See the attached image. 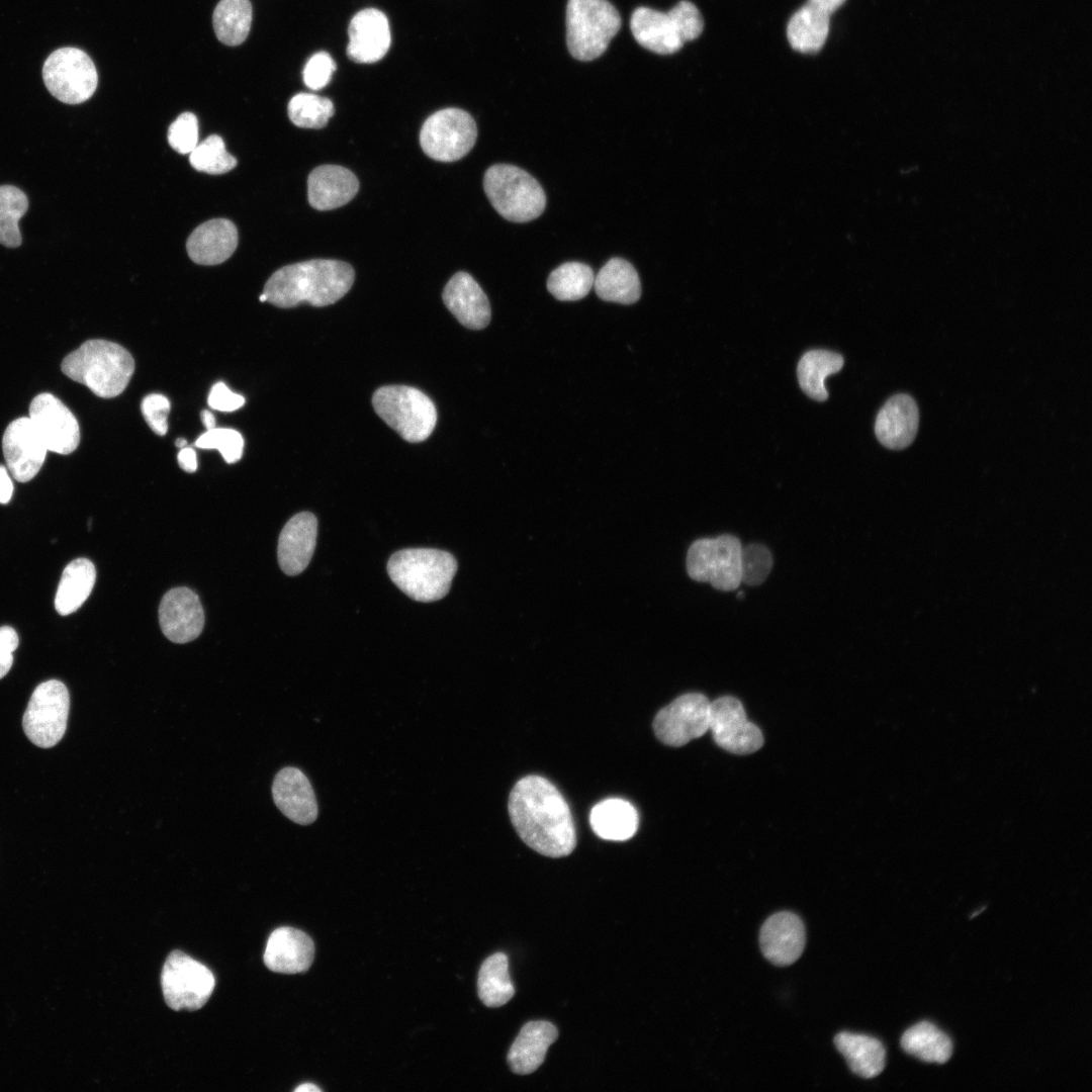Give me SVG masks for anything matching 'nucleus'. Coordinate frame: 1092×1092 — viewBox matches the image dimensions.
<instances>
[{
  "label": "nucleus",
  "instance_id": "nucleus-1",
  "mask_svg": "<svg viewBox=\"0 0 1092 1092\" xmlns=\"http://www.w3.org/2000/svg\"><path fill=\"white\" fill-rule=\"evenodd\" d=\"M511 821L521 839L535 851L550 857L570 854L576 844L568 804L547 779L522 778L509 797Z\"/></svg>",
  "mask_w": 1092,
  "mask_h": 1092
},
{
  "label": "nucleus",
  "instance_id": "nucleus-2",
  "mask_svg": "<svg viewBox=\"0 0 1092 1092\" xmlns=\"http://www.w3.org/2000/svg\"><path fill=\"white\" fill-rule=\"evenodd\" d=\"M355 272L346 262L313 259L281 267L267 280V301L282 308L302 302L326 306L341 299L352 287Z\"/></svg>",
  "mask_w": 1092,
  "mask_h": 1092
},
{
  "label": "nucleus",
  "instance_id": "nucleus-3",
  "mask_svg": "<svg viewBox=\"0 0 1092 1092\" xmlns=\"http://www.w3.org/2000/svg\"><path fill=\"white\" fill-rule=\"evenodd\" d=\"M62 372L87 386L95 395L111 398L127 386L134 371V360L122 346L92 339L69 353L62 361Z\"/></svg>",
  "mask_w": 1092,
  "mask_h": 1092
},
{
  "label": "nucleus",
  "instance_id": "nucleus-4",
  "mask_svg": "<svg viewBox=\"0 0 1092 1092\" xmlns=\"http://www.w3.org/2000/svg\"><path fill=\"white\" fill-rule=\"evenodd\" d=\"M456 571L457 561L451 553L432 548L399 550L387 563L393 583L411 599L423 603L444 598Z\"/></svg>",
  "mask_w": 1092,
  "mask_h": 1092
},
{
  "label": "nucleus",
  "instance_id": "nucleus-5",
  "mask_svg": "<svg viewBox=\"0 0 1092 1092\" xmlns=\"http://www.w3.org/2000/svg\"><path fill=\"white\" fill-rule=\"evenodd\" d=\"M703 27L704 21L699 9L685 0L667 12L638 7L630 19L631 32L636 41L659 55L677 52L685 42L697 38Z\"/></svg>",
  "mask_w": 1092,
  "mask_h": 1092
},
{
  "label": "nucleus",
  "instance_id": "nucleus-6",
  "mask_svg": "<svg viewBox=\"0 0 1092 1092\" xmlns=\"http://www.w3.org/2000/svg\"><path fill=\"white\" fill-rule=\"evenodd\" d=\"M483 188L493 208L513 222L531 221L541 215L546 206V195L540 183L514 165L489 167L484 174Z\"/></svg>",
  "mask_w": 1092,
  "mask_h": 1092
},
{
  "label": "nucleus",
  "instance_id": "nucleus-7",
  "mask_svg": "<svg viewBox=\"0 0 1092 1092\" xmlns=\"http://www.w3.org/2000/svg\"><path fill=\"white\" fill-rule=\"evenodd\" d=\"M621 27V16L608 0H568L566 43L579 61L600 57Z\"/></svg>",
  "mask_w": 1092,
  "mask_h": 1092
},
{
  "label": "nucleus",
  "instance_id": "nucleus-8",
  "mask_svg": "<svg viewBox=\"0 0 1092 1092\" xmlns=\"http://www.w3.org/2000/svg\"><path fill=\"white\" fill-rule=\"evenodd\" d=\"M372 404L376 414L407 442H422L435 429L436 406L418 388L406 385L381 386L374 391Z\"/></svg>",
  "mask_w": 1092,
  "mask_h": 1092
},
{
  "label": "nucleus",
  "instance_id": "nucleus-9",
  "mask_svg": "<svg viewBox=\"0 0 1092 1092\" xmlns=\"http://www.w3.org/2000/svg\"><path fill=\"white\" fill-rule=\"evenodd\" d=\"M741 549L740 541L729 534L696 540L687 554L688 574L717 589L734 590L741 583Z\"/></svg>",
  "mask_w": 1092,
  "mask_h": 1092
},
{
  "label": "nucleus",
  "instance_id": "nucleus-10",
  "mask_svg": "<svg viewBox=\"0 0 1092 1092\" xmlns=\"http://www.w3.org/2000/svg\"><path fill=\"white\" fill-rule=\"evenodd\" d=\"M164 999L173 1010H197L204 1006L215 985L212 972L181 950L171 951L163 966Z\"/></svg>",
  "mask_w": 1092,
  "mask_h": 1092
},
{
  "label": "nucleus",
  "instance_id": "nucleus-11",
  "mask_svg": "<svg viewBox=\"0 0 1092 1092\" xmlns=\"http://www.w3.org/2000/svg\"><path fill=\"white\" fill-rule=\"evenodd\" d=\"M42 78L50 93L67 104L85 102L98 84L93 61L76 48H62L52 53L44 62Z\"/></svg>",
  "mask_w": 1092,
  "mask_h": 1092
},
{
  "label": "nucleus",
  "instance_id": "nucleus-12",
  "mask_svg": "<svg viewBox=\"0 0 1092 1092\" xmlns=\"http://www.w3.org/2000/svg\"><path fill=\"white\" fill-rule=\"evenodd\" d=\"M69 708V692L62 681L41 682L33 691L24 712V733L38 747L55 746L66 731Z\"/></svg>",
  "mask_w": 1092,
  "mask_h": 1092
},
{
  "label": "nucleus",
  "instance_id": "nucleus-13",
  "mask_svg": "<svg viewBox=\"0 0 1092 1092\" xmlns=\"http://www.w3.org/2000/svg\"><path fill=\"white\" fill-rule=\"evenodd\" d=\"M477 128L473 117L460 108H445L430 115L420 131L424 153L433 160L454 162L473 148Z\"/></svg>",
  "mask_w": 1092,
  "mask_h": 1092
},
{
  "label": "nucleus",
  "instance_id": "nucleus-14",
  "mask_svg": "<svg viewBox=\"0 0 1092 1092\" xmlns=\"http://www.w3.org/2000/svg\"><path fill=\"white\" fill-rule=\"evenodd\" d=\"M710 701L700 693L677 697L655 716L653 730L669 746H682L709 730Z\"/></svg>",
  "mask_w": 1092,
  "mask_h": 1092
},
{
  "label": "nucleus",
  "instance_id": "nucleus-15",
  "mask_svg": "<svg viewBox=\"0 0 1092 1092\" xmlns=\"http://www.w3.org/2000/svg\"><path fill=\"white\" fill-rule=\"evenodd\" d=\"M709 729L715 743L735 754H750L764 742L760 729L751 723L741 702L723 696L710 703Z\"/></svg>",
  "mask_w": 1092,
  "mask_h": 1092
},
{
  "label": "nucleus",
  "instance_id": "nucleus-16",
  "mask_svg": "<svg viewBox=\"0 0 1092 1092\" xmlns=\"http://www.w3.org/2000/svg\"><path fill=\"white\" fill-rule=\"evenodd\" d=\"M29 419L48 451L74 452L80 443V427L73 413L55 395L37 394L29 405Z\"/></svg>",
  "mask_w": 1092,
  "mask_h": 1092
},
{
  "label": "nucleus",
  "instance_id": "nucleus-17",
  "mask_svg": "<svg viewBox=\"0 0 1092 1092\" xmlns=\"http://www.w3.org/2000/svg\"><path fill=\"white\" fill-rule=\"evenodd\" d=\"M7 467L19 482L31 480L40 470L48 449L29 417L12 421L2 438Z\"/></svg>",
  "mask_w": 1092,
  "mask_h": 1092
},
{
  "label": "nucleus",
  "instance_id": "nucleus-18",
  "mask_svg": "<svg viewBox=\"0 0 1092 1092\" xmlns=\"http://www.w3.org/2000/svg\"><path fill=\"white\" fill-rule=\"evenodd\" d=\"M159 622L162 632L172 642L182 644L196 639L204 626L198 596L187 587L170 589L160 603Z\"/></svg>",
  "mask_w": 1092,
  "mask_h": 1092
},
{
  "label": "nucleus",
  "instance_id": "nucleus-19",
  "mask_svg": "<svg viewBox=\"0 0 1092 1092\" xmlns=\"http://www.w3.org/2000/svg\"><path fill=\"white\" fill-rule=\"evenodd\" d=\"M805 942L806 933L802 920L798 915L788 911L768 917L759 933L763 956L780 967L795 963L801 957Z\"/></svg>",
  "mask_w": 1092,
  "mask_h": 1092
},
{
  "label": "nucleus",
  "instance_id": "nucleus-20",
  "mask_svg": "<svg viewBox=\"0 0 1092 1092\" xmlns=\"http://www.w3.org/2000/svg\"><path fill=\"white\" fill-rule=\"evenodd\" d=\"M348 57L359 64L381 60L390 47V29L387 17L375 8L356 13L349 25Z\"/></svg>",
  "mask_w": 1092,
  "mask_h": 1092
},
{
  "label": "nucleus",
  "instance_id": "nucleus-21",
  "mask_svg": "<svg viewBox=\"0 0 1092 1092\" xmlns=\"http://www.w3.org/2000/svg\"><path fill=\"white\" fill-rule=\"evenodd\" d=\"M443 301L457 321L470 330H482L490 322V304L482 288L466 272L454 274L443 290Z\"/></svg>",
  "mask_w": 1092,
  "mask_h": 1092
},
{
  "label": "nucleus",
  "instance_id": "nucleus-22",
  "mask_svg": "<svg viewBox=\"0 0 1092 1092\" xmlns=\"http://www.w3.org/2000/svg\"><path fill=\"white\" fill-rule=\"evenodd\" d=\"M272 796L278 809L291 821L308 825L317 817L314 791L307 777L297 767L280 769L273 781Z\"/></svg>",
  "mask_w": 1092,
  "mask_h": 1092
},
{
  "label": "nucleus",
  "instance_id": "nucleus-23",
  "mask_svg": "<svg viewBox=\"0 0 1092 1092\" xmlns=\"http://www.w3.org/2000/svg\"><path fill=\"white\" fill-rule=\"evenodd\" d=\"M845 0H808L790 19L787 36L791 47L804 54H814L824 46L830 15Z\"/></svg>",
  "mask_w": 1092,
  "mask_h": 1092
},
{
  "label": "nucleus",
  "instance_id": "nucleus-24",
  "mask_svg": "<svg viewBox=\"0 0 1092 1092\" xmlns=\"http://www.w3.org/2000/svg\"><path fill=\"white\" fill-rule=\"evenodd\" d=\"M314 958V943L303 931L279 927L270 934L265 952L266 967L276 973L297 974L309 969Z\"/></svg>",
  "mask_w": 1092,
  "mask_h": 1092
},
{
  "label": "nucleus",
  "instance_id": "nucleus-25",
  "mask_svg": "<svg viewBox=\"0 0 1092 1092\" xmlns=\"http://www.w3.org/2000/svg\"><path fill=\"white\" fill-rule=\"evenodd\" d=\"M317 520L308 512L293 516L283 527L277 547L278 563L287 575L301 573L308 565L316 541Z\"/></svg>",
  "mask_w": 1092,
  "mask_h": 1092
},
{
  "label": "nucleus",
  "instance_id": "nucleus-26",
  "mask_svg": "<svg viewBox=\"0 0 1092 1092\" xmlns=\"http://www.w3.org/2000/svg\"><path fill=\"white\" fill-rule=\"evenodd\" d=\"M919 424V411L915 400L900 393L889 398L877 415L875 433L882 445L901 450L915 439Z\"/></svg>",
  "mask_w": 1092,
  "mask_h": 1092
},
{
  "label": "nucleus",
  "instance_id": "nucleus-27",
  "mask_svg": "<svg viewBox=\"0 0 1092 1092\" xmlns=\"http://www.w3.org/2000/svg\"><path fill=\"white\" fill-rule=\"evenodd\" d=\"M359 181L353 172L338 165H323L307 178L309 204L317 210H330L348 203L358 192Z\"/></svg>",
  "mask_w": 1092,
  "mask_h": 1092
},
{
  "label": "nucleus",
  "instance_id": "nucleus-28",
  "mask_svg": "<svg viewBox=\"0 0 1092 1092\" xmlns=\"http://www.w3.org/2000/svg\"><path fill=\"white\" fill-rule=\"evenodd\" d=\"M238 245V231L233 221L214 218L197 226L189 236L186 249L190 259L201 265L224 262Z\"/></svg>",
  "mask_w": 1092,
  "mask_h": 1092
},
{
  "label": "nucleus",
  "instance_id": "nucleus-29",
  "mask_svg": "<svg viewBox=\"0 0 1092 1092\" xmlns=\"http://www.w3.org/2000/svg\"><path fill=\"white\" fill-rule=\"evenodd\" d=\"M557 1036L556 1026L549 1021L534 1020L524 1024L508 1053L511 1070L518 1075L535 1072Z\"/></svg>",
  "mask_w": 1092,
  "mask_h": 1092
},
{
  "label": "nucleus",
  "instance_id": "nucleus-30",
  "mask_svg": "<svg viewBox=\"0 0 1092 1092\" xmlns=\"http://www.w3.org/2000/svg\"><path fill=\"white\" fill-rule=\"evenodd\" d=\"M589 823L599 837L606 840L624 841L636 833L639 816L635 807L628 801L611 798L593 807Z\"/></svg>",
  "mask_w": 1092,
  "mask_h": 1092
},
{
  "label": "nucleus",
  "instance_id": "nucleus-31",
  "mask_svg": "<svg viewBox=\"0 0 1092 1092\" xmlns=\"http://www.w3.org/2000/svg\"><path fill=\"white\" fill-rule=\"evenodd\" d=\"M597 295L605 300L632 304L641 295L640 279L635 268L625 259L612 258L594 280Z\"/></svg>",
  "mask_w": 1092,
  "mask_h": 1092
},
{
  "label": "nucleus",
  "instance_id": "nucleus-32",
  "mask_svg": "<svg viewBox=\"0 0 1092 1092\" xmlns=\"http://www.w3.org/2000/svg\"><path fill=\"white\" fill-rule=\"evenodd\" d=\"M834 1043L845 1058L849 1069L857 1076L866 1079L874 1078L884 1070L886 1051L879 1039L842 1031L836 1034Z\"/></svg>",
  "mask_w": 1092,
  "mask_h": 1092
},
{
  "label": "nucleus",
  "instance_id": "nucleus-33",
  "mask_svg": "<svg viewBox=\"0 0 1092 1092\" xmlns=\"http://www.w3.org/2000/svg\"><path fill=\"white\" fill-rule=\"evenodd\" d=\"M96 579L93 563L86 558L71 561L64 569L55 598L56 611L63 616L77 611L90 596Z\"/></svg>",
  "mask_w": 1092,
  "mask_h": 1092
},
{
  "label": "nucleus",
  "instance_id": "nucleus-34",
  "mask_svg": "<svg viewBox=\"0 0 1092 1092\" xmlns=\"http://www.w3.org/2000/svg\"><path fill=\"white\" fill-rule=\"evenodd\" d=\"M843 357L827 350H810L800 359L797 375L802 390L811 398L824 401L828 397L825 379L843 366Z\"/></svg>",
  "mask_w": 1092,
  "mask_h": 1092
},
{
  "label": "nucleus",
  "instance_id": "nucleus-35",
  "mask_svg": "<svg viewBox=\"0 0 1092 1092\" xmlns=\"http://www.w3.org/2000/svg\"><path fill=\"white\" fill-rule=\"evenodd\" d=\"M901 1046L909 1055L927 1063H946L952 1054V1041L934 1024L919 1022L901 1037Z\"/></svg>",
  "mask_w": 1092,
  "mask_h": 1092
},
{
  "label": "nucleus",
  "instance_id": "nucleus-36",
  "mask_svg": "<svg viewBox=\"0 0 1092 1092\" xmlns=\"http://www.w3.org/2000/svg\"><path fill=\"white\" fill-rule=\"evenodd\" d=\"M478 996L487 1007H499L515 994L509 975V961L504 952L489 956L481 965L477 978Z\"/></svg>",
  "mask_w": 1092,
  "mask_h": 1092
},
{
  "label": "nucleus",
  "instance_id": "nucleus-37",
  "mask_svg": "<svg viewBox=\"0 0 1092 1092\" xmlns=\"http://www.w3.org/2000/svg\"><path fill=\"white\" fill-rule=\"evenodd\" d=\"M251 23L250 0H220L212 14V24L217 39L230 47L239 46L246 40Z\"/></svg>",
  "mask_w": 1092,
  "mask_h": 1092
},
{
  "label": "nucleus",
  "instance_id": "nucleus-38",
  "mask_svg": "<svg viewBox=\"0 0 1092 1092\" xmlns=\"http://www.w3.org/2000/svg\"><path fill=\"white\" fill-rule=\"evenodd\" d=\"M594 280L595 275L588 265L566 262L550 273L547 289L558 300L575 301L588 294Z\"/></svg>",
  "mask_w": 1092,
  "mask_h": 1092
},
{
  "label": "nucleus",
  "instance_id": "nucleus-39",
  "mask_svg": "<svg viewBox=\"0 0 1092 1092\" xmlns=\"http://www.w3.org/2000/svg\"><path fill=\"white\" fill-rule=\"evenodd\" d=\"M27 209L28 198L21 189L13 185L0 186V244L7 248L21 245L18 221Z\"/></svg>",
  "mask_w": 1092,
  "mask_h": 1092
},
{
  "label": "nucleus",
  "instance_id": "nucleus-40",
  "mask_svg": "<svg viewBox=\"0 0 1092 1092\" xmlns=\"http://www.w3.org/2000/svg\"><path fill=\"white\" fill-rule=\"evenodd\" d=\"M287 111L294 125L302 128H322L334 115L335 109L333 102L327 97L298 93L290 99Z\"/></svg>",
  "mask_w": 1092,
  "mask_h": 1092
},
{
  "label": "nucleus",
  "instance_id": "nucleus-41",
  "mask_svg": "<svg viewBox=\"0 0 1092 1092\" xmlns=\"http://www.w3.org/2000/svg\"><path fill=\"white\" fill-rule=\"evenodd\" d=\"M189 161L195 170L211 175L226 173L237 166V160L228 153L223 140L217 134L197 144Z\"/></svg>",
  "mask_w": 1092,
  "mask_h": 1092
},
{
  "label": "nucleus",
  "instance_id": "nucleus-42",
  "mask_svg": "<svg viewBox=\"0 0 1092 1092\" xmlns=\"http://www.w3.org/2000/svg\"><path fill=\"white\" fill-rule=\"evenodd\" d=\"M195 446L200 449H216L226 463H235L243 455L244 439L234 429L213 428L200 435Z\"/></svg>",
  "mask_w": 1092,
  "mask_h": 1092
},
{
  "label": "nucleus",
  "instance_id": "nucleus-43",
  "mask_svg": "<svg viewBox=\"0 0 1092 1092\" xmlns=\"http://www.w3.org/2000/svg\"><path fill=\"white\" fill-rule=\"evenodd\" d=\"M772 566L769 550L761 544H750L741 549V582L748 585L761 583Z\"/></svg>",
  "mask_w": 1092,
  "mask_h": 1092
},
{
  "label": "nucleus",
  "instance_id": "nucleus-44",
  "mask_svg": "<svg viewBox=\"0 0 1092 1092\" xmlns=\"http://www.w3.org/2000/svg\"><path fill=\"white\" fill-rule=\"evenodd\" d=\"M170 146L180 154H190L198 142V120L191 112L181 113L168 130Z\"/></svg>",
  "mask_w": 1092,
  "mask_h": 1092
},
{
  "label": "nucleus",
  "instance_id": "nucleus-45",
  "mask_svg": "<svg viewBox=\"0 0 1092 1092\" xmlns=\"http://www.w3.org/2000/svg\"><path fill=\"white\" fill-rule=\"evenodd\" d=\"M336 63L326 52L312 55L304 66L302 77L304 84L311 90H320L328 85Z\"/></svg>",
  "mask_w": 1092,
  "mask_h": 1092
},
{
  "label": "nucleus",
  "instance_id": "nucleus-46",
  "mask_svg": "<svg viewBox=\"0 0 1092 1092\" xmlns=\"http://www.w3.org/2000/svg\"><path fill=\"white\" fill-rule=\"evenodd\" d=\"M170 407L169 399L165 395L158 393L145 396L141 403V411L147 424L159 436H164L167 433V417Z\"/></svg>",
  "mask_w": 1092,
  "mask_h": 1092
},
{
  "label": "nucleus",
  "instance_id": "nucleus-47",
  "mask_svg": "<svg viewBox=\"0 0 1092 1092\" xmlns=\"http://www.w3.org/2000/svg\"><path fill=\"white\" fill-rule=\"evenodd\" d=\"M208 405L219 412H235L245 403L243 395L233 392L223 382L215 383L208 394Z\"/></svg>",
  "mask_w": 1092,
  "mask_h": 1092
},
{
  "label": "nucleus",
  "instance_id": "nucleus-48",
  "mask_svg": "<svg viewBox=\"0 0 1092 1092\" xmlns=\"http://www.w3.org/2000/svg\"><path fill=\"white\" fill-rule=\"evenodd\" d=\"M179 466L186 472L192 473L197 469L196 452L191 447H183L178 453Z\"/></svg>",
  "mask_w": 1092,
  "mask_h": 1092
},
{
  "label": "nucleus",
  "instance_id": "nucleus-49",
  "mask_svg": "<svg viewBox=\"0 0 1092 1092\" xmlns=\"http://www.w3.org/2000/svg\"><path fill=\"white\" fill-rule=\"evenodd\" d=\"M18 646V635L16 631L9 627H0V648L13 652Z\"/></svg>",
  "mask_w": 1092,
  "mask_h": 1092
},
{
  "label": "nucleus",
  "instance_id": "nucleus-50",
  "mask_svg": "<svg viewBox=\"0 0 1092 1092\" xmlns=\"http://www.w3.org/2000/svg\"><path fill=\"white\" fill-rule=\"evenodd\" d=\"M13 492V484L4 466L0 465V504L10 500Z\"/></svg>",
  "mask_w": 1092,
  "mask_h": 1092
},
{
  "label": "nucleus",
  "instance_id": "nucleus-51",
  "mask_svg": "<svg viewBox=\"0 0 1092 1092\" xmlns=\"http://www.w3.org/2000/svg\"><path fill=\"white\" fill-rule=\"evenodd\" d=\"M13 662L12 652L0 648V678L5 676Z\"/></svg>",
  "mask_w": 1092,
  "mask_h": 1092
},
{
  "label": "nucleus",
  "instance_id": "nucleus-52",
  "mask_svg": "<svg viewBox=\"0 0 1092 1092\" xmlns=\"http://www.w3.org/2000/svg\"><path fill=\"white\" fill-rule=\"evenodd\" d=\"M201 420H202V423H203L204 427L207 430L215 428V419H214V416L210 412L203 411L201 413Z\"/></svg>",
  "mask_w": 1092,
  "mask_h": 1092
},
{
  "label": "nucleus",
  "instance_id": "nucleus-53",
  "mask_svg": "<svg viewBox=\"0 0 1092 1092\" xmlns=\"http://www.w3.org/2000/svg\"><path fill=\"white\" fill-rule=\"evenodd\" d=\"M307 1091H321V1089L312 1083H304L295 1088V1092H307Z\"/></svg>",
  "mask_w": 1092,
  "mask_h": 1092
},
{
  "label": "nucleus",
  "instance_id": "nucleus-54",
  "mask_svg": "<svg viewBox=\"0 0 1092 1092\" xmlns=\"http://www.w3.org/2000/svg\"><path fill=\"white\" fill-rule=\"evenodd\" d=\"M175 445H176V446H177L178 448H180V449H181V448H183V447H186V445H187V441H186L185 439H183V438H179V439H177V440H176V442H175Z\"/></svg>",
  "mask_w": 1092,
  "mask_h": 1092
},
{
  "label": "nucleus",
  "instance_id": "nucleus-55",
  "mask_svg": "<svg viewBox=\"0 0 1092 1092\" xmlns=\"http://www.w3.org/2000/svg\"><path fill=\"white\" fill-rule=\"evenodd\" d=\"M259 299H260V301H261V302L267 301V296H266V294H265V293H262V294L260 295Z\"/></svg>",
  "mask_w": 1092,
  "mask_h": 1092
}]
</instances>
